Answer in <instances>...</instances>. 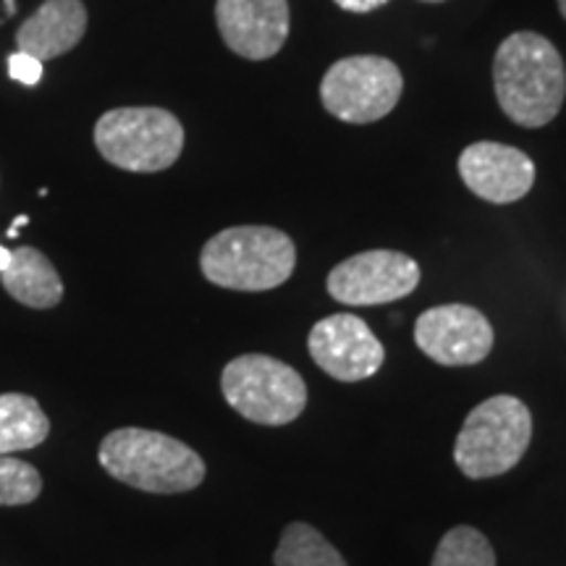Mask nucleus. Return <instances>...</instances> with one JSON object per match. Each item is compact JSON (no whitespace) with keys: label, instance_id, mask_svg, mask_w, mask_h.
Wrapping results in <instances>:
<instances>
[{"label":"nucleus","instance_id":"nucleus-11","mask_svg":"<svg viewBox=\"0 0 566 566\" xmlns=\"http://www.w3.org/2000/svg\"><path fill=\"white\" fill-rule=\"evenodd\" d=\"M216 24L231 53L247 61H271L292 30L289 0H216Z\"/></svg>","mask_w":566,"mask_h":566},{"label":"nucleus","instance_id":"nucleus-9","mask_svg":"<svg viewBox=\"0 0 566 566\" xmlns=\"http://www.w3.org/2000/svg\"><path fill=\"white\" fill-rule=\"evenodd\" d=\"M493 325L470 304H441L417 317L415 344L443 367L480 365L493 352Z\"/></svg>","mask_w":566,"mask_h":566},{"label":"nucleus","instance_id":"nucleus-14","mask_svg":"<svg viewBox=\"0 0 566 566\" xmlns=\"http://www.w3.org/2000/svg\"><path fill=\"white\" fill-rule=\"evenodd\" d=\"M3 289L32 310H51L63 300V281L51 260L34 247L11 250V263L0 273Z\"/></svg>","mask_w":566,"mask_h":566},{"label":"nucleus","instance_id":"nucleus-2","mask_svg":"<svg viewBox=\"0 0 566 566\" xmlns=\"http://www.w3.org/2000/svg\"><path fill=\"white\" fill-rule=\"evenodd\" d=\"M97 459L113 480L158 495L195 491L208 475L192 446L145 428L113 430L101 441Z\"/></svg>","mask_w":566,"mask_h":566},{"label":"nucleus","instance_id":"nucleus-25","mask_svg":"<svg viewBox=\"0 0 566 566\" xmlns=\"http://www.w3.org/2000/svg\"><path fill=\"white\" fill-rule=\"evenodd\" d=\"M422 3H446V0H422Z\"/></svg>","mask_w":566,"mask_h":566},{"label":"nucleus","instance_id":"nucleus-4","mask_svg":"<svg viewBox=\"0 0 566 566\" xmlns=\"http://www.w3.org/2000/svg\"><path fill=\"white\" fill-rule=\"evenodd\" d=\"M533 441V415L522 399L509 394L480 401L464 417L454 443V462L464 478L488 480L506 475L522 462Z\"/></svg>","mask_w":566,"mask_h":566},{"label":"nucleus","instance_id":"nucleus-16","mask_svg":"<svg viewBox=\"0 0 566 566\" xmlns=\"http://www.w3.org/2000/svg\"><path fill=\"white\" fill-rule=\"evenodd\" d=\"M275 566H346L342 551L307 522H292L281 533L273 554Z\"/></svg>","mask_w":566,"mask_h":566},{"label":"nucleus","instance_id":"nucleus-24","mask_svg":"<svg viewBox=\"0 0 566 566\" xmlns=\"http://www.w3.org/2000/svg\"><path fill=\"white\" fill-rule=\"evenodd\" d=\"M558 3V11H562V17L566 19V0H556Z\"/></svg>","mask_w":566,"mask_h":566},{"label":"nucleus","instance_id":"nucleus-22","mask_svg":"<svg viewBox=\"0 0 566 566\" xmlns=\"http://www.w3.org/2000/svg\"><path fill=\"white\" fill-rule=\"evenodd\" d=\"M9 263H11V250L0 247V273H3L6 268H9Z\"/></svg>","mask_w":566,"mask_h":566},{"label":"nucleus","instance_id":"nucleus-1","mask_svg":"<svg viewBox=\"0 0 566 566\" xmlns=\"http://www.w3.org/2000/svg\"><path fill=\"white\" fill-rule=\"evenodd\" d=\"M495 101L509 122L541 129L554 122L566 101L562 53L537 32H514L493 55Z\"/></svg>","mask_w":566,"mask_h":566},{"label":"nucleus","instance_id":"nucleus-23","mask_svg":"<svg viewBox=\"0 0 566 566\" xmlns=\"http://www.w3.org/2000/svg\"><path fill=\"white\" fill-rule=\"evenodd\" d=\"M3 6H6V11H3V21H6L13 11H17V3H13V0H3Z\"/></svg>","mask_w":566,"mask_h":566},{"label":"nucleus","instance_id":"nucleus-18","mask_svg":"<svg viewBox=\"0 0 566 566\" xmlns=\"http://www.w3.org/2000/svg\"><path fill=\"white\" fill-rule=\"evenodd\" d=\"M42 493V475L38 467L21 462L11 454H0V506L32 504Z\"/></svg>","mask_w":566,"mask_h":566},{"label":"nucleus","instance_id":"nucleus-3","mask_svg":"<svg viewBox=\"0 0 566 566\" xmlns=\"http://www.w3.org/2000/svg\"><path fill=\"white\" fill-rule=\"evenodd\" d=\"M294 268V239L273 226H231L200 252L205 279L231 292H271L292 279Z\"/></svg>","mask_w":566,"mask_h":566},{"label":"nucleus","instance_id":"nucleus-19","mask_svg":"<svg viewBox=\"0 0 566 566\" xmlns=\"http://www.w3.org/2000/svg\"><path fill=\"white\" fill-rule=\"evenodd\" d=\"M9 74L11 80L27 84V87H34L42 80V61L19 51L9 55Z\"/></svg>","mask_w":566,"mask_h":566},{"label":"nucleus","instance_id":"nucleus-5","mask_svg":"<svg viewBox=\"0 0 566 566\" xmlns=\"http://www.w3.org/2000/svg\"><path fill=\"white\" fill-rule=\"evenodd\" d=\"M184 126L171 111L139 105L113 108L95 124V147L111 166L132 174H160L181 158Z\"/></svg>","mask_w":566,"mask_h":566},{"label":"nucleus","instance_id":"nucleus-6","mask_svg":"<svg viewBox=\"0 0 566 566\" xmlns=\"http://www.w3.org/2000/svg\"><path fill=\"white\" fill-rule=\"evenodd\" d=\"M221 391L233 412L268 428L300 420L307 407V384L302 375L271 354L233 357L221 373Z\"/></svg>","mask_w":566,"mask_h":566},{"label":"nucleus","instance_id":"nucleus-20","mask_svg":"<svg viewBox=\"0 0 566 566\" xmlns=\"http://www.w3.org/2000/svg\"><path fill=\"white\" fill-rule=\"evenodd\" d=\"M342 11L349 13H373L378 9H384L388 0H334Z\"/></svg>","mask_w":566,"mask_h":566},{"label":"nucleus","instance_id":"nucleus-15","mask_svg":"<svg viewBox=\"0 0 566 566\" xmlns=\"http://www.w3.org/2000/svg\"><path fill=\"white\" fill-rule=\"evenodd\" d=\"M51 436V420L38 399L27 394H0V454L27 451Z\"/></svg>","mask_w":566,"mask_h":566},{"label":"nucleus","instance_id":"nucleus-21","mask_svg":"<svg viewBox=\"0 0 566 566\" xmlns=\"http://www.w3.org/2000/svg\"><path fill=\"white\" fill-rule=\"evenodd\" d=\"M27 223H30V218H27V216H19V218H17V221H13V223H11V229H9V231H6V237H9V239H17V233H19V229H21V226H27Z\"/></svg>","mask_w":566,"mask_h":566},{"label":"nucleus","instance_id":"nucleus-13","mask_svg":"<svg viewBox=\"0 0 566 566\" xmlns=\"http://www.w3.org/2000/svg\"><path fill=\"white\" fill-rule=\"evenodd\" d=\"M87 9L82 0H45L38 11L21 21L17 45L38 61H53L74 51L87 32Z\"/></svg>","mask_w":566,"mask_h":566},{"label":"nucleus","instance_id":"nucleus-10","mask_svg":"<svg viewBox=\"0 0 566 566\" xmlns=\"http://www.w3.org/2000/svg\"><path fill=\"white\" fill-rule=\"evenodd\" d=\"M310 357L323 373L342 384L373 378L386 363V349L363 317L336 313L313 325L307 336Z\"/></svg>","mask_w":566,"mask_h":566},{"label":"nucleus","instance_id":"nucleus-12","mask_svg":"<svg viewBox=\"0 0 566 566\" xmlns=\"http://www.w3.org/2000/svg\"><path fill=\"white\" fill-rule=\"evenodd\" d=\"M464 187L491 205H512L535 187V163L527 153L501 142H475L459 155Z\"/></svg>","mask_w":566,"mask_h":566},{"label":"nucleus","instance_id":"nucleus-7","mask_svg":"<svg viewBox=\"0 0 566 566\" xmlns=\"http://www.w3.org/2000/svg\"><path fill=\"white\" fill-rule=\"evenodd\" d=\"M405 76L384 55H349L325 71L321 103L344 124L365 126L386 118L401 101Z\"/></svg>","mask_w":566,"mask_h":566},{"label":"nucleus","instance_id":"nucleus-8","mask_svg":"<svg viewBox=\"0 0 566 566\" xmlns=\"http://www.w3.org/2000/svg\"><path fill=\"white\" fill-rule=\"evenodd\" d=\"M420 265L396 250H367L352 254L328 273L325 289L349 307H375L405 300L420 286Z\"/></svg>","mask_w":566,"mask_h":566},{"label":"nucleus","instance_id":"nucleus-17","mask_svg":"<svg viewBox=\"0 0 566 566\" xmlns=\"http://www.w3.org/2000/svg\"><path fill=\"white\" fill-rule=\"evenodd\" d=\"M430 566H495V551L478 527L459 525L441 537Z\"/></svg>","mask_w":566,"mask_h":566}]
</instances>
